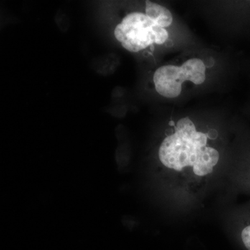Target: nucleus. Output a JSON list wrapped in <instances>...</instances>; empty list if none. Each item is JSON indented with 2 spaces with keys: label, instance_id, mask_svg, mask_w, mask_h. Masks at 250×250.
Listing matches in <instances>:
<instances>
[{
  "label": "nucleus",
  "instance_id": "1",
  "mask_svg": "<svg viewBox=\"0 0 250 250\" xmlns=\"http://www.w3.org/2000/svg\"><path fill=\"white\" fill-rule=\"evenodd\" d=\"M207 138L208 134L196 131L190 118H182L176 125L175 132L161 143L159 159L163 165L174 170L192 167L197 176L211 173L220 154L214 148L207 147Z\"/></svg>",
  "mask_w": 250,
  "mask_h": 250
},
{
  "label": "nucleus",
  "instance_id": "2",
  "mask_svg": "<svg viewBox=\"0 0 250 250\" xmlns=\"http://www.w3.org/2000/svg\"><path fill=\"white\" fill-rule=\"evenodd\" d=\"M114 36L126 50L139 52L152 44L162 45L168 39L166 29L143 13L128 14L114 29Z\"/></svg>",
  "mask_w": 250,
  "mask_h": 250
},
{
  "label": "nucleus",
  "instance_id": "3",
  "mask_svg": "<svg viewBox=\"0 0 250 250\" xmlns=\"http://www.w3.org/2000/svg\"><path fill=\"white\" fill-rule=\"evenodd\" d=\"M156 91L167 98H177L182 90V83L186 81L181 67L164 65L158 68L153 77Z\"/></svg>",
  "mask_w": 250,
  "mask_h": 250
},
{
  "label": "nucleus",
  "instance_id": "4",
  "mask_svg": "<svg viewBox=\"0 0 250 250\" xmlns=\"http://www.w3.org/2000/svg\"><path fill=\"white\" fill-rule=\"evenodd\" d=\"M183 72L186 81H190L195 84L200 85L206 80V67L205 63L200 59H190L182 64Z\"/></svg>",
  "mask_w": 250,
  "mask_h": 250
},
{
  "label": "nucleus",
  "instance_id": "5",
  "mask_svg": "<svg viewBox=\"0 0 250 250\" xmlns=\"http://www.w3.org/2000/svg\"><path fill=\"white\" fill-rule=\"evenodd\" d=\"M146 14L164 29L170 26L173 21L172 14L167 8L150 1H146Z\"/></svg>",
  "mask_w": 250,
  "mask_h": 250
},
{
  "label": "nucleus",
  "instance_id": "6",
  "mask_svg": "<svg viewBox=\"0 0 250 250\" xmlns=\"http://www.w3.org/2000/svg\"><path fill=\"white\" fill-rule=\"evenodd\" d=\"M241 239L247 250H250V224L242 230Z\"/></svg>",
  "mask_w": 250,
  "mask_h": 250
},
{
  "label": "nucleus",
  "instance_id": "7",
  "mask_svg": "<svg viewBox=\"0 0 250 250\" xmlns=\"http://www.w3.org/2000/svg\"><path fill=\"white\" fill-rule=\"evenodd\" d=\"M169 124H170V126H175V124H174L173 121H170V123H169Z\"/></svg>",
  "mask_w": 250,
  "mask_h": 250
}]
</instances>
